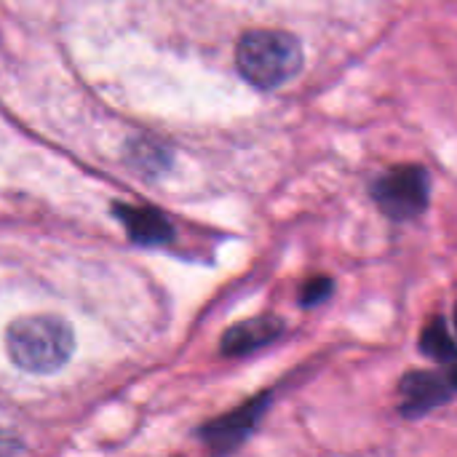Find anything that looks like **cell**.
Returning <instances> with one entry per match:
<instances>
[{
	"label": "cell",
	"mask_w": 457,
	"mask_h": 457,
	"mask_svg": "<svg viewBox=\"0 0 457 457\" xmlns=\"http://www.w3.org/2000/svg\"><path fill=\"white\" fill-rule=\"evenodd\" d=\"M399 412L407 420L426 418L428 412L450 404L457 396V372L450 364L447 372H431V370H410L399 380Z\"/></svg>",
	"instance_id": "5"
},
{
	"label": "cell",
	"mask_w": 457,
	"mask_h": 457,
	"mask_svg": "<svg viewBox=\"0 0 457 457\" xmlns=\"http://www.w3.org/2000/svg\"><path fill=\"white\" fill-rule=\"evenodd\" d=\"M455 329H457V305H455Z\"/></svg>",
	"instance_id": "10"
},
{
	"label": "cell",
	"mask_w": 457,
	"mask_h": 457,
	"mask_svg": "<svg viewBox=\"0 0 457 457\" xmlns=\"http://www.w3.org/2000/svg\"><path fill=\"white\" fill-rule=\"evenodd\" d=\"M332 295H335V281L329 276H313L303 284L297 303H300V308H319Z\"/></svg>",
	"instance_id": "9"
},
{
	"label": "cell",
	"mask_w": 457,
	"mask_h": 457,
	"mask_svg": "<svg viewBox=\"0 0 457 457\" xmlns=\"http://www.w3.org/2000/svg\"><path fill=\"white\" fill-rule=\"evenodd\" d=\"M370 195L391 222H412L431 204V174L420 163L391 166L370 182Z\"/></svg>",
	"instance_id": "3"
},
{
	"label": "cell",
	"mask_w": 457,
	"mask_h": 457,
	"mask_svg": "<svg viewBox=\"0 0 457 457\" xmlns=\"http://www.w3.org/2000/svg\"><path fill=\"white\" fill-rule=\"evenodd\" d=\"M420 351L439 361V364H455L457 361V337L450 332L447 327V319L445 316H434L426 327H423V335H420Z\"/></svg>",
	"instance_id": "8"
},
{
	"label": "cell",
	"mask_w": 457,
	"mask_h": 457,
	"mask_svg": "<svg viewBox=\"0 0 457 457\" xmlns=\"http://www.w3.org/2000/svg\"><path fill=\"white\" fill-rule=\"evenodd\" d=\"M118 217L123 220L129 236L137 244L158 246L174 238V228L169 217H163L158 209H137V206H118Z\"/></svg>",
	"instance_id": "7"
},
{
	"label": "cell",
	"mask_w": 457,
	"mask_h": 457,
	"mask_svg": "<svg viewBox=\"0 0 457 457\" xmlns=\"http://www.w3.org/2000/svg\"><path fill=\"white\" fill-rule=\"evenodd\" d=\"M287 335V321L281 316H254L249 321L233 324L222 340H220V353L230 359L249 356L254 351H262L273 343H278Z\"/></svg>",
	"instance_id": "6"
},
{
	"label": "cell",
	"mask_w": 457,
	"mask_h": 457,
	"mask_svg": "<svg viewBox=\"0 0 457 457\" xmlns=\"http://www.w3.org/2000/svg\"><path fill=\"white\" fill-rule=\"evenodd\" d=\"M5 348L19 370L51 375L70 361L75 337L72 329L54 316H27L8 327Z\"/></svg>",
	"instance_id": "2"
},
{
	"label": "cell",
	"mask_w": 457,
	"mask_h": 457,
	"mask_svg": "<svg viewBox=\"0 0 457 457\" xmlns=\"http://www.w3.org/2000/svg\"><path fill=\"white\" fill-rule=\"evenodd\" d=\"M305 51L297 35L284 29H249L236 46V70L257 91H276L300 75Z\"/></svg>",
	"instance_id": "1"
},
{
	"label": "cell",
	"mask_w": 457,
	"mask_h": 457,
	"mask_svg": "<svg viewBox=\"0 0 457 457\" xmlns=\"http://www.w3.org/2000/svg\"><path fill=\"white\" fill-rule=\"evenodd\" d=\"M270 404H273V391H260L254 399L244 402L233 412L201 426L198 439L214 453H233L260 428Z\"/></svg>",
	"instance_id": "4"
}]
</instances>
